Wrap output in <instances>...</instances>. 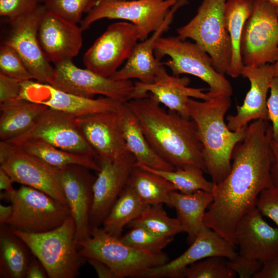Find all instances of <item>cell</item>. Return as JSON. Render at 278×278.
I'll return each mask as SVG.
<instances>
[{"label": "cell", "mask_w": 278, "mask_h": 278, "mask_svg": "<svg viewBox=\"0 0 278 278\" xmlns=\"http://www.w3.org/2000/svg\"><path fill=\"white\" fill-rule=\"evenodd\" d=\"M22 82L0 73V104L19 98Z\"/></svg>", "instance_id": "7bdbcfd3"}, {"label": "cell", "mask_w": 278, "mask_h": 278, "mask_svg": "<svg viewBox=\"0 0 278 278\" xmlns=\"http://www.w3.org/2000/svg\"><path fill=\"white\" fill-rule=\"evenodd\" d=\"M18 99L46 106L75 117L117 111L122 103L110 98H85L59 90L51 84L29 80L22 82Z\"/></svg>", "instance_id": "2e32d148"}, {"label": "cell", "mask_w": 278, "mask_h": 278, "mask_svg": "<svg viewBox=\"0 0 278 278\" xmlns=\"http://www.w3.org/2000/svg\"><path fill=\"white\" fill-rule=\"evenodd\" d=\"M270 95L267 99L269 120L272 122V140L278 143V78L274 77L270 87Z\"/></svg>", "instance_id": "ee69618b"}, {"label": "cell", "mask_w": 278, "mask_h": 278, "mask_svg": "<svg viewBox=\"0 0 278 278\" xmlns=\"http://www.w3.org/2000/svg\"><path fill=\"white\" fill-rule=\"evenodd\" d=\"M173 238H165L156 235L148 230L138 227L131 230L120 237L128 246L138 250L159 254L172 241Z\"/></svg>", "instance_id": "8d00e7d4"}, {"label": "cell", "mask_w": 278, "mask_h": 278, "mask_svg": "<svg viewBox=\"0 0 278 278\" xmlns=\"http://www.w3.org/2000/svg\"><path fill=\"white\" fill-rule=\"evenodd\" d=\"M14 183L11 177L1 167H0V189L4 190L5 198L11 202L13 198L16 190L12 186Z\"/></svg>", "instance_id": "7dc6e473"}, {"label": "cell", "mask_w": 278, "mask_h": 278, "mask_svg": "<svg viewBox=\"0 0 278 278\" xmlns=\"http://www.w3.org/2000/svg\"><path fill=\"white\" fill-rule=\"evenodd\" d=\"M140 40L137 27L129 22H116L88 49L83 58L85 67L102 76L111 77L127 60Z\"/></svg>", "instance_id": "4fadbf2b"}, {"label": "cell", "mask_w": 278, "mask_h": 278, "mask_svg": "<svg viewBox=\"0 0 278 278\" xmlns=\"http://www.w3.org/2000/svg\"><path fill=\"white\" fill-rule=\"evenodd\" d=\"M46 9L40 4L33 11L9 20L10 29L3 42L19 54L36 81L49 83L55 68L40 45L38 30Z\"/></svg>", "instance_id": "5bb4252c"}, {"label": "cell", "mask_w": 278, "mask_h": 278, "mask_svg": "<svg viewBox=\"0 0 278 278\" xmlns=\"http://www.w3.org/2000/svg\"><path fill=\"white\" fill-rule=\"evenodd\" d=\"M241 75L249 80L250 88L243 104L236 106V114L229 115L226 117L228 127L232 131L248 126L252 120H269L267 93L274 78L272 64L258 66L244 65Z\"/></svg>", "instance_id": "cb8c5ba5"}, {"label": "cell", "mask_w": 278, "mask_h": 278, "mask_svg": "<svg viewBox=\"0 0 278 278\" xmlns=\"http://www.w3.org/2000/svg\"><path fill=\"white\" fill-rule=\"evenodd\" d=\"M254 0H227L225 20L230 38L231 56L227 74L233 78L241 75L244 66L241 55V40L245 25L251 15Z\"/></svg>", "instance_id": "f1b7e54d"}, {"label": "cell", "mask_w": 278, "mask_h": 278, "mask_svg": "<svg viewBox=\"0 0 278 278\" xmlns=\"http://www.w3.org/2000/svg\"><path fill=\"white\" fill-rule=\"evenodd\" d=\"M231 105V96L224 95L201 101L190 98L187 102L190 118L197 125L203 146L206 172L216 184L229 174L233 150L244 138L248 126L235 131L230 130L224 116Z\"/></svg>", "instance_id": "3957f363"}, {"label": "cell", "mask_w": 278, "mask_h": 278, "mask_svg": "<svg viewBox=\"0 0 278 278\" xmlns=\"http://www.w3.org/2000/svg\"><path fill=\"white\" fill-rule=\"evenodd\" d=\"M118 111L76 117L80 131L98 160L113 161L128 151Z\"/></svg>", "instance_id": "603a6c76"}, {"label": "cell", "mask_w": 278, "mask_h": 278, "mask_svg": "<svg viewBox=\"0 0 278 278\" xmlns=\"http://www.w3.org/2000/svg\"><path fill=\"white\" fill-rule=\"evenodd\" d=\"M234 240L243 257L262 263L278 257V228L267 223L256 207L240 219Z\"/></svg>", "instance_id": "ffe728a7"}, {"label": "cell", "mask_w": 278, "mask_h": 278, "mask_svg": "<svg viewBox=\"0 0 278 278\" xmlns=\"http://www.w3.org/2000/svg\"><path fill=\"white\" fill-rule=\"evenodd\" d=\"M59 169L61 184L75 223V240L86 239L92 235L90 218L96 177L91 169L79 165Z\"/></svg>", "instance_id": "ac0fdd59"}, {"label": "cell", "mask_w": 278, "mask_h": 278, "mask_svg": "<svg viewBox=\"0 0 278 278\" xmlns=\"http://www.w3.org/2000/svg\"><path fill=\"white\" fill-rule=\"evenodd\" d=\"M26 245L6 224H1L0 277H26L32 258Z\"/></svg>", "instance_id": "f546056e"}, {"label": "cell", "mask_w": 278, "mask_h": 278, "mask_svg": "<svg viewBox=\"0 0 278 278\" xmlns=\"http://www.w3.org/2000/svg\"><path fill=\"white\" fill-rule=\"evenodd\" d=\"M94 269L99 278H118L114 271L106 264L97 259H85Z\"/></svg>", "instance_id": "bcb514c9"}, {"label": "cell", "mask_w": 278, "mask_h": 278, "mask_svg": "<svg viewBox=\"0 0 278 278\" xmlns=\"http://www.w3.org/2000/svg\"><path fill=\"white\" fill-rule=\"evenodd\" d=\"M154 52L160 61L165 56L170 58L163 64L170 68L173 75L189 74L206 82L209 86L207 94L210 98L231 96L233 89L230 81L217 72L211 57L196 43L182 40L178 36L161 37L155 44Z\"/></svg>", "instance_id": "8992f818"}, {"label": "cell", "mask_w": 278, "mask_h": 278, "mask_svg": "<svg viewBox=\"0 0 278 278\" xmlns=\"http://www.w3.org/2000/svg\"><path fill=\"white\" fill-rule=\"evenodd\" d=\"M256 207L263 216L272 220L278 228V187L274 186L262 191L257 198Z\"/></svg>", "instance_id": "ab89813d"}, {"label": "cell", "mask_w": 278, "mask_h": 278, "mask_svg": "<svg viewBox=\"0 0 278 278\" xmlns=\"http://www.w3.org/2000/svg\"><path fill=\"white\" fill-rule=\"evenodd\" d=\"M40 140L71 152L97 156L88 143L76 123V117L47 108L25 133L8 142L18 145L28 140Z\"/></svg>", "instance_id": "9a60e30c"}, {"label": "cell", "mask_w": 278, "mask_h": 278, "mask_svg": "<svg viewBox=\"0 0 278 278\" xmlns=\"http://www.w3.org/2000/svg\"><path fill=\"white\" fill-rule=\"evenodd\" d=\"M18 145L27 153L58 168L79 165L97 172L100 170L95 158L67 151L40 140H28Z\"/></svg>", "instance_id": "1f68e13d"}, {"label": "cell", "mask_w": 278, "mask_h": 278, "mask_svg": "<svg viewBox=\"0 0 278 278\" xmlns=\"http://www.w3.org/2000/svg\"><path fill=\"white\" fill-rule=\"evenodd\" d=\"M212 192L198 190L190 194H184L178 190L170 195V206L176 211L177 218L187 234L190 244L205 227L204 218L206 209L213 202Z\"/></svg>", "instance_id": "4316f807"}, {"label": "cell", "mask_w": 278, "mask_h": 278, "mask_svg": "<svg viewBox=\"0 0 278 278\" xmlns=\"http://www.w3.org/2000/svg\"><path fill=\"white\" fill-rule=\"evenodd\" d=\"M253 278H278V257L263 263Z\"/></svg>", "instance_id": "f6af8a7d"}, {"label": "cell", "mask_w": 278, "mask_h": 278, "mask_svg": "<svg viewBox=\"0 0 278 278\" xmlns=\"http://www.w3.org/2000/svg\"><path fill=\"white\" fill-rule=\"evenodd\" d=\"M48 277L47 273L40 261L34 256L32 258L28 266L26 277L45 278Z\"/></svg>", "instance_id": "c3c4849f"}, {"label": "cell", "mask_w": 278, "mask_h": 278, "mask_svg": "<svg viewBox=\"0 0 278 278\" xmlns=\"http://www.w3.org/2000/svg\"><path fill=\"white\" fill-rule=\"evenodd\" d=\"M76 242L81 257L102 261L118 278L145 277L149 271L169 260L163 252L153 254L134 249L101 227L92 228L90 238Z\"/></svg>", "instance_id": "5b68a950"}, {"label": "cell", "mask_w": 278, "mask_h": 278, "mask_svg": "<svg viewBox=\"0 0 278 278\" xmlns=\"http://www.w3.org/2000/svg\"><path fill=\"white\" fill-rule=\"evenodd\" d=\"M82 31L77 24L46 10L39 25L38 38L48 61L54 66L72 61L81 49Z\"/></svg>", "instance_id": "7402d4cb"}, {"label": "cell", "mask_w": 278, "mask_h": 278, "mask_svg": "<svg viewBox=\"0 0 278 278\" xmlns=\"http://www.w3.org/2000/svg\"><path fill=\"white\" fill-rule=\"evenodd\" d=\"M39 1L40 2V1H43V0H39Z\"/></svg>", "instance_id": "9f6ffc18"}, {"label": "cell", "mask_w": 278, "mask_h": 278, "mask_svg": "<svg viewBox=\"0 0 278 278\" xmlns=\"http://www.w3.org/2000/svg\"><path fill=\"white\" fill-rule=\"evenodd\" d=\"M47 108L21 99L0 104L1 141H9L25 133Z\"/></svg>", "instance_id": "83f0119b"}, {"label": "cell", "mask_w": 278, "mask_h": 278, "mask_svg": "<svg viewBox=\"0 0 278 278\" xmlns=\"http://www.w3.org/2000/svg\"><path fill=\"white\" fill-rule=\"evenodd\" d=\"M244 65L273 63L278 55V15L276 7L264 0H254L241 40Z\"/></svg>", "instance_id": "8fae6325"}, {"label": "cell", "mask_w": 278, "mask_h": 278, "mask_svg": "<svg viewBox=\"0 0 278 278\" xmlns=\"http://www.w3.org/2000/svg\"><path fill=\"white\" fill-rule=\"evenodd\" d=\"M276 11L277 14L278 15V7H276Z\"/></svg>", "instance_id": "11a10c76"}, {"label": "cell", "mask_w": 278, "mask_h": 278, "mask_svg": "<svg viewBox=\"0 0 278 278\" xmlns=\"http://www.w3.org/2000/svg\"><path fill=\"white\" fill-rule=\"evenodd\" d=\"M189 83L188 77L170 75L163 66L151 83H134L133 99L144 97L151 94L158 102L164 105L170 111L177 112L184 118H190L187 106L189 98L207 100L210 98L207 93L204 92L208 89L190 88L188 86Z\"/></svg>", "instance_id": "44dd1931"}, {"label": "cell", "mask_w": 278, "mask_h": 278, "mask_svg": "<svg viewBox=\"0 0 278 278\" xmlns=\"http://www.w3.org/2000/svg\"><path fill=\"white\" fill-rule=\"evenodd\" d=\"M0 167L14 182L41 190L67 205L60 179V169L33 156L15 144L0 142Z\"/></svg>", "instance_id": "9c48e42d"}, {"label": "cell", "mask_w": 278, "mask_h": 278, "mask_svg": "<svg viewBox=\"0 0 278 278\" xmlns=\"http://www.w3.org/2000/svg\"><path fill=\"white\" fill-rule=\"evenodd\" d=\"M155 152L175 168L193 165L206 172L197 125L175 111H166L151 95L127 102Z\"/></svg>", "instance_id": "7a4b0ae2"}, {"label": "cell", "mask_w": 278, "mask_h": 278, "mask_svg": "<svg viewBox=\"0 0 278 278\" xmlns=\"http://www.w3.org/2000/svg\"><path fill=\"white\" fill-rule=\"evenodd\" d=\"M235 248L217 232L205 227L183 254L150 270L145 277H183L189 265L206 258L222 256L229 260L235 258L238 255Z\"/></svg>", "instance_id": "d6986e66"}, {"label": "cell", "mask_w": 278, "mask_h": 278, "mask_svg": "<svg viewBox=\"0 0 278 278\" xmlns=\"http://www.w3.org/2000/svg\"><path fill=\"white\" fill-rule=\"evenodd\" d=\"M227 264L240 278L253 277L261 268L263 263L258 260L249 259L240 255L227 260Z\"/></svg>", "instance_id": "b9f144b4"}, {"label": "cell", "mask_w": 278, "mask_h": 278, "mask_svg": "<svg viewBox=\"0 0 278 278\" xmlns=\"http://www.w3.org/2000/svg\"><path fill=\"white\" fill-rule=\"evenodd\" d=\"M13 213L12 205H4L0 204V223L6 224L11 218Z\"/></svg>", "instance_id": "f907efd6"}, {"label": "cell", "mask_w": 278, "mask_h": 278, "mask_svg": "<svg viewBox=\"0 0 278 278\" xmlns=\"http://www.w3.org/2000/svg\"><path fill=\"white\" fill-rule=\"evenodd\" d=\"M274 77L278 78V55L275 62L272 64Z\"/></svg>", "instance_id": "816d5d0a"}, {"label": "cell", "mask_w": 278, "mask_h": 278, "mask_svg": "<svg viewBox=\"0 0 278 278\" xmlns=\"http://www.w3.org/2000/svg\"><path fill=\"white\" fill-rule=\"evenodd\" d=\"M150 171L157 173L169 181L177 190L184 194H190L198 190L212 192L214 183L206 180L204 171L193 165H187L174 170H156L146 166L134 164Z\"/></svg>", "instance_id": "836d02e7"}, {"label": "cell", "mask_w": 278, "mask_h": 278, "mask_svg": "<svg viewBox=\"0 0 278 278\" xmlns=\"http://www.w3.org/2000/svg\"><path fill=\"white\" fill-rule=\"evenodd\" d=\"M271 5H273L274 7H278V0H264Z\"/></svg>", "instance_id": "f5cc1de1"}, {"label": "cell", "mask_w": 278, "mask_h": 278, "mask_svg": "<svg viewBox=\"0 0 278 278\" xmlns=\"http://www.w3.org/2000/svg\"><path fill=\"white\" fill-rule=\"evenodd\" d=\"M272 140V128L268 121L258 119L250 124L244 138L233 150L229 174L220 183H214V199L205 213L204 225L235 247L238 222L256 207L260 193L274 186Z\"/></svg>", "instance_id": "6da1fadb"}, {"label": "cell", "mask_w": 278, "mask_h": 278, "mask_svg": "<svg viewBox=\"0 0 278 278\" xmlns=\"http://www.w3.org/2000/svg\"><path fill=\"white\" fill-rule=\"evenodd\" d=\"M118 113L126 145L136 160L135 164L156 170H174L175 167L162 159L151 147L127 102L121 104Z\"/></svg>", "instance_id": "484cf974"}, {"label": "cell", "mask_w": 278, "mask_h": 278, "mask_svg": "<svg viewBox=\"0 0 278 278\" xmlns=\"http://www.w3.org/2000/svg\"><path fill=\"white\" fill-rule=\"evenodd\" d=\"M0 73L21 81L33 79L16 51L4 43L0 47Z\"/></svg>", "instance_id": "f35d334b"}, {"label": "cell", "mask_w": 278, "mask_h": 278, "mask_svg": "<svg viewBox=\"0 0 278 278\" xmlns=\"http://www.w3.org/2000/svg\"><path fill=\"white\" fill-rule=\"evenodd\" d=\"M46 10L68 22L77 24L84 12L95 6L97 0H43Z\"/></svg>", "instance_id": "74e56055"}, {"label": "cell", "mask_w": 278, "mask_h": 278, "mask_svg": "<svg viewBox=\"0 0 278 278\" xmlns=\"http://www.w3.org/2000/svg\"><path fill=\"white\" fill-rule=\"evenodd\" d=\"M13 213L6 224L24 232L39 233L61 225L71 215L67 205L46 193L22 185L11 201Z\"/></svg>", "instance_id": "ba28073f"}, {"label": "cell", "mask_w": 278, "mask_h": 278, "mask_svg": "<svg viewBox=\"0 0 278 278\" xmlns=\"http://www.w3.org/2000/svg\"><path fill=\"white\" fill-rule=\"evenodd\" d=\"M103 0H97L96 5V6L98 4H99L100 2H101ZM120 1H127V0H120Z\"/></svg>", "instance_id": "db71d44e"}, {"label": "cell", "mask_w": 278, "mask_h": 278, "mask_svg": "<svg viewBox=\"0 0 278 278\" xmlns=\"http://www.w3.org/2000/svg\"><path fill=\"white\" fill-rule=\"evenodd\" d=\"M136 160L128 150L113 161L99 160L100 170L93 185L90 221L100 227L113 205L126 186Z\"/></svg>", "instance_id": "e0dca14e"}, {"label": "cell", "mask_w": 278, "mask_h": 278, "mask_svg": "<svg viewBox=\"0 0 278 278\" xmlns=\"http://www.w3.org/2000/svg\"><path fill=\"white\" fill-rule=\"evenodd\" d=\"M178 1L103 0L81 20L80 27L84 31L102 19L124 20L137 27L142 41L159 28Z\"/></svg>", "instance_id": "30bf717a"}, {"label": "cell", "mask_w": 278, "mask_h": 278, "mask_svg": "<svg viewBox=\"0 0 278 278\" xmlns=\"http://www.w3.org/2000/svg\"><path fill=\"white\" fill-rule=\"evenodd\" d=\"M40 4L39 0H0V15L13 20L33 11Z\"/></svg>", "instance_id": "60d3db41"}, {"label": "cell", "mask_w": 278, "mask_h": 278, "mask_svg": "<svg viewBox=\"0 0 278 278\" xmlns=\"http://www.w3.org/2000/svg\"><path fill=\"white\" fill-rule=\"evenodd\" d=\"M42 264L48 277L74 278L79 274L84 258L75 240V223L70 215L52 230L32 233L12 229Z\"/></svg>", "instance_id": "277c9868"}, {"label": "cell", "mask_w": 278, "mask_h": 278, "mask_svg": "<svg viewBox=\"0 0 278 278\" xmlns=\"http://www.w3.org/2000/svg\"><path fill=\"white\" fill-rule=\"evenodd\" d=\"M128 227H141L165 238H173L177 234L184 232L178 218L169 217L161 204L148 205L140 216Z\"/></svg>", "instance_id": "e575fe53"}, {"label": "cell", "mask_w": 278, "mask_h": 278, "mask_svg": "<svg viewBox=\"0 0 278 278\" xmlns=\"http://www.w3.org/2000/svg\"><path fill=\"white\" fill-rule=\"evenodd\" d=\"M54 68L49 84L66 92L89 98L101 95L121 103L134 98V83L130 80L103 77L76 66L72 61L55 65Z\"/></svg>", "instance_id": "7c38bea8"}, {"label": "cell", "mask_w": 278, "mask_h": 278, "mask_svg": "<svg viewBox=\"0 0 278 278\" xmlns=\"http://www.w3.org/2000/svg\"><path fill=\"white\" fill-rule=\"evenodd\" d=\"M128 185L146 205L170 204V195L175 186L160 175L134 165Z\"/></svg>", "instance_id": "4dcf8cb0"}, {"label": "cell", "mask_w": 278, "mask_h": 278, "mask_svg": "<svg viewBox=\"0 0 278 278\" xmlns=\"http://www.w3.org/2000/svg\"><path fill=\"white\" fill-rule=\"evenodd\" d=\"M271 147L273 153V161L271 167V176L274 186L278 187V143L272 140Z\"/></svg>", "instance_id": "681fc988"}, {"label": "cell", "mask_w": 278, "mask_h": 278, "mask_svg": "<svg viewBox=\"0 0 278 278\" xmlns=\"http://www.w3.org/2000/svg\"><path fill=\"white\" fill-rule=\"evenodd\" d=\"M222 256H212L189 265L184 271L186 278H234L236 273Z\"/></svg>", "instance_id": "d590c367"}, {"label": "cell", "mask_w": 278, "mask_h": 278, "mask_svg": "<svg viewBox=\"0 0 278 278\" xmlns=\"http://www.w3.org/2000/svg\"><path fill=\"white\" fill-rule=\"evenodd\" d=\"M227 0H202L196 14L177 29L182 40H193L212 58L219 73L227 74L231 56L230 38L225 20Z\"/></svg>", "instance_id": "52a82bcc"}, {"label": "cell", "mask_w": 278, "mask_h": 278, "mask_svg": "<svg viewBox=\"0 0 278 278\" xmlns=\"http://www.w3.org/2000/svg\"><path fill=\"white\" fill-rule=\"evenodd\" d=\"M188 3V0H178L171 7L159 28L152 33L151 36L141 43H137L126 64L110 77L121 80L135 78L143 83H151L164 65L163 62L155 57V44L162 34L168 29L177 10Z\"/></svg>", "instance_id": "d4e9b609"}, {"label": "cell", "mask_w": 278, "mask_h": 278, "mask_svg": "<svg viewBox=\"0 0 278 278\" xmlns=\"http://www.w3.org/2000/svg\"><path fill=\"white\" fill-rule=\"evenodd\" d=\"M147 205L127 184L103 220L102 229L120 238L125 227L140 216Z\"/></svg>", "instance_id": "d6a6232c"}]
</instances>
